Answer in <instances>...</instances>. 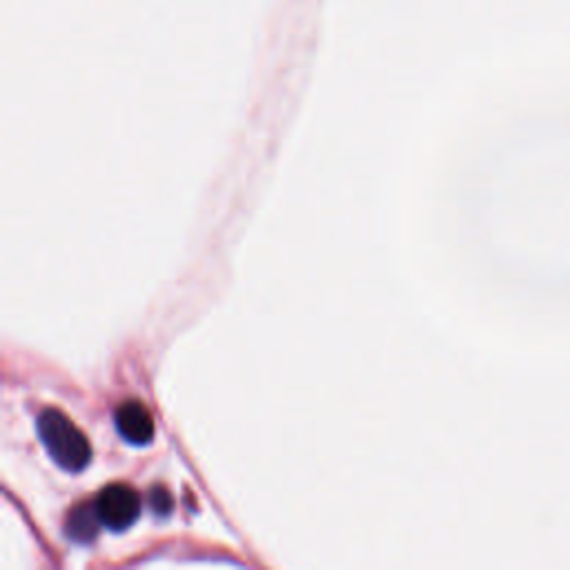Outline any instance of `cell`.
<instances>
[{"label": "cell", "instance_id": "obj_1", "mask_svg": "<svg viewBox=\"0 0 570 570\" xmlns=\"http://www.w3.org/2000/svg\"><path fill=\"white\" fill-rule=\"evenodd\" d=\"M36 425L47 454L58 468L67 472H80L87 468L91 461V445L71 419L56 407H47L38 414Z\"/></svg>", "mask_w": 570, "mask_h": 570}, {"label": "cell", "instance_id": "obj_2", "mask_svg": "<svg viewBox=\"0 0 570 570\" xmlns=\"http://www.w3.org/2000/svg\"><path fill=\"white\" fill-rule=\"evenodd\" d=\"M100 523L114 532L127 530L140 514V497L125 483H111L94 501Z\"/></svg>", "mask_w": 570, "mask_h": 570}, {"label": "cell", "instance_id": "obj_3", "mask_svg": "<svg viewBox=\"0 0 570 570\" xmlns=\"http://www.w3.org/2000/svg\"><path fill=\"white\" fill-rule=\"evenodd\" d=\"M114 423L118 434L131 445H147L154 439V419L149 410L138 401H125L114 412Z\"/></svg>", "mask_w": 570, "mask_h": 570}, {"label": "cell", "instance_id": "obj_4", "mask_svg": "<svg viewBox=\"0 0 570 570\" xmlns=\"http://www.w3.org/2000/svg\"><path fill=\"white\" fill-rule=\"evenodd\" d=\"M98 523H100V517H98L96 508L94 505L89 508L87 503H82L69 512L67 534H69V539H73L78 543H87L96 537Z\"/></svg>", "mask_w": 570, "mask_h": 570}, {"label": "cell", "instance_id": "obj_5", "mask_svg": "<svg viewBox=\"0 0 570 570\" xmlns=\"http://www.w3.org/2000/svg\"><path fill=\"white\" fill-rule=\"evenodd\" d=\"M149 505H151V510L158 514V517H165V514H169L171 512V505H174V501H171V497H169V492L165 490V488H151V492H149Z\"/></svg>", "mask_w": 570, "mask_h": 570}]
</instances>
